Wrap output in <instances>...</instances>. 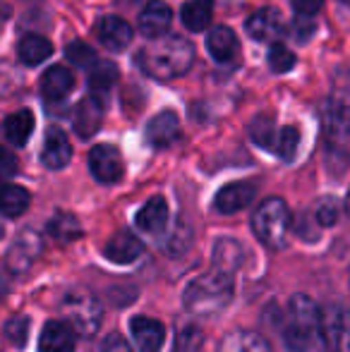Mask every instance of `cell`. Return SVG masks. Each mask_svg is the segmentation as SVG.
<instances>
[{"instance_id": "1", "label": "cell", "mask_w": 350, "mask_h": 352, "mask_svg": "<svg viewBox=\"0 0 350 352\" xmlns=\"http://www.w3.org/2000/svg\"><path fill=\"white\" fill-rule=\"evenodd\" d=\"M195 63V48L182 36H159L149 38V43L142 46L137 53V65L144 74L161 82L182 77Z\"/></svg>"}, {"instance_id": "2", "label": "cell", "mask_w": 350, "mask_h": 352, "mask_svg": "<svg viewBox=\"0 0 350 352\" xmlns=\"http://www.w3.org/2000/svg\"><path fill=\"white\" fill-rule=\"evenodd\" d=\"M230 297H233L230 274H223V271L216 269L214 274L201 276V278L192 280L185 287L182 305L195 316H214L228 307Z\"/></svg>"}, {"instance_id": "3", "label": "cell", "mask_w": 350, "mask_h": 352, "mask_svg": "<svg viewBox=\"0 0 350 352\" xmlns=\"http://www.w3.org/2000/svg\"><path fill=\"white\" fill-rule=\"evenodd\" d=\"M319 316L322 309L314 305L312 297L293 295L288 302L283 319V343L290 352H307L314 336L319 333Z\"/></svg>"}, {"instance_id": "4", "label": "cell", "mask_w": 350, "mask_h": 352, "mask_svg": "<svg viewBox=\"0 0 350 352\" xmlns=\"http://www.w3.org/2000/svg\"><path fill=\"white\" fill-rule=\"evenodd\" d=\"M290 213L281 197H269L252 213V230L257 240L269 250H281L288 235Z\"/></svg>"}, {"instance_id": "5", "label": "cell", "mask_w": 350, "mask_h": 352, "mask_svg": "<svg viewBox=\"0 0 350 352\" xmlns=\"http://www.w3.org/2000/svg\"><path fill=\"white\" fill-rule=\"evenodd\" d=\"M63 316L70 321L77 336L91 338L101 326L103 309L96 295H91L85 287H75L63 297Z\"/></svg>"}, {"instance_id": "6", "label": "cell", "mask_w": 350, "mask_h": 352, "mask_svg": "<svg viewBox=\"0 0 350 352\" xmlns=\"http://www.w3.org/2000/svg\"><path fill=\"white\" fill-rule=\"evenodd\" d=\"M319 336L329 352H350V309L338 302L327 305L319 316Z\"/></svg>"}, {"instance_id": "7", "label": "cell", "mask_w": 350, "mask_h": 352, "mask_svg": "<svg viewBox=\"0 0 350 352\" xmlns=\"http://www.w3.org/2000/svg\"><path fill=\"white\" fill-rule=\"evenodd\" d=\"M89 170L101 185H116L125 175V163L116 146L111 144H96L89 151Z\"/></svg>"}, {"instance_id": "8", "label": "cell", "mask_w": 350, "mask_h": 352, "mask_svg": "<svg viewBox=\"0 0 350 352\" xmlns=\"http://www.w3.org/2000/svg\"><path fill=\"white\" fill-rule=\"evenodd\" d=\"M41 252H43L41 237H39L34 230H22L17 237H14L12 247H10L8 256H5L8 271L10 274H24V271L41 256Z\"/></svg>"}, {"instance_id": "9", "label": "cell", "mask_w": 350, "mask_h": 352, "mask_svg": "<svg viewBox=\"0 0 350 352\" xmlns=\"http://www.w3.org/2000/svg\"><path fill=\"white\" fill-rule=\"evenodd\" d=\"M103 103H106V98L98 96V94H89V96L80 101V106L75 111V120H72V127H75L80 140H91L101 130Z\"/></svg>"}, {"instance_id": "10", "label": "cell", "mask_w": 350, "mask_h": 352, "mask_svg": "<svg viewBox=\"0 0 350 352\" xmlns=\"http://www.w3.org/2000/svg\"><path fill=\"white\" fill-rule=\"evenodd\" d=\"M77 331L70 321L51 319L46 321L41 336H39V352H75Z\"/></svg>"}, {"instance_id": "11", "label": "cell", "mask_w": 350, "mask_h": 352, "mask_svg": "<svg viewBox=\"0 0 350 352\" xmlns=\"http://www.w3.org/2000/svg\"><path fill=\"white\" fill-rule=\"evenodd\" d=\"M248 34L259 43H269L283 34V14L276 8H262L248 19L245 24Z\"/></svg>"}, {"instance_id": "12", "label": "cell", "mask_w": 350, "mask_h": 352, "mask_svg": "<svg viewBox=\"0 0 350 352\" xmlns=\"http://www.w3.org/2000/svg\"><path fill=\"white\" fill-rule=\"evenodd\" d=\"M254 195H257V185L252 182H230L219 190L214 206L219 213H238L252 204Z\"/></svg>"}, {"instance_id": "13", "label": "cell", "mask_w": 350, "mask_h": 352, "mask_svg": "<svg viewBox=\"0 0 350 352\" xmlns=\"http://www.w3.org/2000/svg\"><path fill=\"white\" fill-rule=\"evenodd\" d=\"M132 338L140 352H159L166 340V326L151 316H135L130 324Z\"/></svg>"}, {"instance_id": "14", "label": "cell", "mask_w": 350, "mask_h": 352, "mask_svg": "<svg viewBox=\"0 0 350 352\" xmlns=\"http://www.w3.org/2000/svg\"><path fill=\"white\" fill-rule=\"evenodd\" d=\"M72 158V144L65 137V132L58 127H48L46 140H43L41 148V163L51 170H61L70 163Z\"/></svg>"}, {"instance_id": "15", "label": "cell", "mask_w": 350, "mask_h": 352, "mask_svg": "<svg viewBox=\"0 0 350 352\" xmlns=\"http://www.w3.org/2000/svg\"><path fill=\"white\" fill-rule=\"evenodd\" d=\"M144 252V245L142 240L130 230H120L106 242L103 247V254H106L108 261L113 264H132L135 259H140V254Z\"/></svg>"}, {"instance_id": "16", "label": "cell", "mask_w": 350, "mask_h": 352, "mask_svg": "<svg viewBox=\"0 0 350 352\" xmlns=\"http://www.w3.org/2000/svg\"><path fill=\"white\" fill-rule=\"evenodd\" d=\"M171 19H173V12L166 3H159V0H151L144 10L140 12V32L142 36L146 38H159L166 36L171 29Z\"/></svg>"}, {"instance_id": "17", "label": "cell", "mask_w": 350, "mask_h": 352, "mask_svg": "<svg viewBox=\"0 0 350 352\" xmlns=\"http://www.w3.org/2000/svg\"><path fill=\"white\" fill-rule=\"evenodd\" d=\"M96 36L108 51H125L132 41V27L122 17L108 14L96 24Z\"/></svg>"}, {"instance_id": "18", "label": "cell", "mask_w": 350, "mask_h": 352, "mask_svg": "<svg viewBox=\"0 0 350 352\" xmlns=\"http://www.w3.org/2000/svg\"><path fill=\"white\" fill-rule=\"evenodd\" d=\"M180 135V120L173 111H161L154 120L146 125V142L156 148L171 146Z\"/></svg>"}, {"instance_id": "19", "label": "cell", "mask_w": 350, "mask_h": 352, "mask_svg": "<svg viewBox=\"0 0 350 352\" xmlns=\"http://www.w3.org/2000/svg\"><path fill=\"white\" fill-rule=\"evenodd\" d=\"M206 51L216 63H230L235 60L240 51L238 36L233 34V29L228 27H214L206 34Z\"/></svg>"}, {"instance_id": "20", "label": "cell", "mask_w": 350, "mask_h": 352, "mask_svg": "<svg viewBox=\"0 0 350 352\" xmlns=\"http://www.w3.org/2000/svg\"><path fill=\"white\" fill-rule=\"evenodd\" d=\"M75 89V77L67 67L53 65L41 77V94L46 101H63Z\"/></svg>"}, {"instance_id": "21", "label": "cell", "mask_w": 350, "mask_h": 352, "mask_svg": "<svg viewBox=\"0 0 350 352\" xmlns=\"http://www.w3.org/2000/svg\"><path fill=\"white\" fill-rule=\"evenodd\" d=\"M329 120L341 122L350 130V72L336 77L333 82L331 96H329Z\"/></svg>"}, {"instance_id": "22", "label": "cell", "mask_w": 350, "mask_h": 352, "mask_svg": "<svg viewBox=\"0 0 350 352\" xmlns=\"http://www.w3.org/2000/svg\"><path fill=\"white\" fill-rule=\"evenodd\" d=\"M135 223L140 230L144 232H161L168 223V204L164 197H154L149 199L135 216Z\"/></svg>"}, {"instance_id": "23", "label": "cell", "mask_w": 350, "mask_h": 352, "mask_svg": "<svg viewBox=\"0 0 350 352\" xmlns=\"http://www.w3.org/2000/svg\"><path fill=\"white\" fill-rule=\"evenodd\" d=\"M216 352H271L269 343L252 331H230L221 338Z\"/></svg>"}, {"instance_id": "24", "label": "cell", "mask_w": 350, "mask_h": 352, "mask_svg": "<svg viewBox=\"0 0 350 352\" xmlns=\"http://www.w3.org/2000/svg\"><path fill=\"white\" fill-rule=\"evenodd\" d=\"M51 53H53L51 41H48V38H43V36H39V34H27V36H22V38H19V43H17L19 60H22L24 65H29V67L41 65L43 60H48V58H51Z\"/></svg>"}, {"instance_id": "25", "label": "cell", "mask_w": 350, "mask_h": 352, "mask_svg": "<svg viewBox=\"0 0 350 352\" xmlns=\"http://www.w3.org/2000/svg\"><path fill=\"white\" fill-rule=\"evenodd\" d=\"M5 140H8L12 146H24L29 142L34 132V113L22 108V111H14L5 118Z\"/></svg>"}, {"instance_id": "26", "label": "cell", "mask_w": 350, "mask_h": 352, "mask_svg": "<svg viewBox=\"0 0 350 352\" xmlns=\"http://www.w3.org/2000/svg\"><path fill=\"white\" fill-rule=\"evenodd\" d=\"M214 17V0H187L180 10V19L190 32H204Z\"/></svg>"}, {"instance_id": "27", "label": "cell", "mask_w": 350, "mask_h": 352, "mask_svg": "<svg viewBox=\"0 0 350 352\" xmlns=\"http://www.w3.org/2000/svg\"><path fill=\"white\" fill-rule=\"evenodd\" d=\"M245 259V252H243V245L238 240H228V237H221L214 247V266L223 274H230L240 269Z\"/></svg>"}, {"instance_id": "28", "label": "cell", "mask_w": 350, "mask_h": 352, "mask_svg": "<svg viewBox=\"0 0 350 352\" xmlns=\"http://www.w3.org/2000/svg\"><path fill=\"white\" fill-rule=\"evenodd\" d=\"M116 82H118V67L111 60H96L89 67V87H91V94L106 96L116 87Z\"/></svg>"}, {"instance_id": "29", "label": "cell", "mask_w": 350, "mask_h": 352, "mask_svg": "<svg viewBox=\"0 0 350 352\" xmlns=\"http://www.w3.org/2000/svg\"><path fill=\"white\" fill-rule=\"evenodd\" d=\"M250 140L257 144L259 148H266V151H274L276 142H278V127L274 125V120L266 116H257L252 122H250Z\"/></svg>"}, {"instance_id": "30", "label": "cell", "mask_w": 350, "mask_h": 352, "mask_svg": "<svg viewBox=\"0 0 350 352\" xmlns=\"http://www.w3.org/2000/svg\"><path fill=\"white\" fill-rule=\"evenodd\" d=\"M48 232L56 237L58 242H75L77 237H82V226L72 213H56L48 223Z\"/></svg>"}, {"instance_id": "31", "label": "cell", "mask_w": 350, "mask_h": 352, "mask_svg": "<svg viewBox=\"0 0 350 352\" xmlns=\"http://www.w3.org/2000/svg\"><path fill=\"white\" fill-rule=\"evenodd\" d=\"M190 245H192V228L187 226L182 218L173 226V230L164 237V242H161V247H164V252L168 256L185 254V252L190 250Z\"/></svg>"}, {"instance_id": "32", "label": "cell", "mask_w": 350, "mask_h": 352, "mask_svg": "<svg viewBox=\"0 0 350 352\" xmlns=\"http://www.w3.org/2000/svg\"><path fill=\"white\" fill-rule=\"evenodd\" d=\"M29 201H32V197H29V192L24 190V187L5 185L0 206H3V213L8 218H17V216H22V213L29 209Z\"/></svg>"}, {"instance_id": "33", "label": "cell", "mask_w": 350, "mask_h": 352, "mask_svg": "<svg viewBox=\"0 0 350 352\" xmlns=\"http://www.w3.org/2000/svg\"><path fill=\"white\" fill-rule=\"evenodd\" d=\"M204 345V333H201L199 326L187 324L177 331L175 340H173V350L171 352H199Z\"/></svg>"}, {"instance_id": "34", "label": "cell", "mask_w": 350, "mask_h": 352, "mask_svg": "<svg viewBox=\"0 0 350 352\" xmlns=\"http://www.w3.org/2000/svg\"><path fill=\"white\" fill-rule=\"evenodd\" d=\"M300 146V132L298 127H281L278 132V142H276L274 153L281 158V161H293L295 153H298Z\"/></svg>"}, {"instance_id": "35", "label": "cell", "mask_w": 350, "mask_h": 352, "mask_svg": "<svg viewBox=\"0 0 350 352\" xmlns=\"http://www.w3.org/2000/svg\"><path fill=\"white\" fill-rule=\"evenodd\" d=\"M266 63H269V67L276 74H283L295 67V56H293V51H288V46H283V43H271Z\"/></svg>"}, {"instance_id": "36", "label": "cell", "mask_w": 350, "mask_h": 352, "mask_svg": "<svg viewBox=\"0 0 350 352\" xmlns=\"http://www.w3.org/2000/svg\"><path fill=\"white\" fill-rule=\"evenodd\" d=\"M65 58L72 63V65L87 67V70L98 60L96 51H94L91 46H87L85 41H70V43H67V46H65Z\"/></svg>"}, {"instance_id": "37", "label": "cell", "mask_w": 350, "mask_h": 352, "mask_svg": "<svg viewBox=\"0 0 350 352\" xmlns=\"http://www.w3.org/2000/svg\"><path fill=\"white\" fill-rule=\"evenodd\" d=\"M5 336L14 348H24L29 338V316H12V319L5 324Z\"/></svg>"}, {"instance_id": "38", "label": "cell", "mask_w": 350, "mask_h": 352, "mask_svg": "<svg viewBox=\"0 0 350 352\" xmlns=\"http://www.w3.org/2000/svg\"><path fill=\"white\" fill-rule=\"evenodd\" d=\"M338 213H341V206H338V201L333 199V197H329V199H324L322 204L317 206V223L319 226H333V223L338 221Z\"/></svg>"}, {"instance_id": "39", "label": "cell", "mask_w": 350, "mask_h": 352, "mask_svg": "<svg viewBox=\"0 0 350 352\" xmlns=\"http://www.w3.org/2000/svg\"><path fill=\"white\" fill-rule=\"evenodd\" d=\"M101 352H132V348L120 333H108L101 343Z\"/></svg>"}, {"instance_id": "40", "label": "cell", "mask_w": 350, "mask_h": 352, "mask_svg": "<svg viewBox=\"0 0 350 352\" xmlns=\"http://www.w3.org/2000/svg\"><path fill=\"white\" fill-rule=\"evenodd\" d=\"M324 0H293V10L303 17H309V14H317L322 10Z\"/></svg>"}, {"instance_id": "41", "label": "cell", "mask_w": 350, "mask_h": 352, "mask_svg": "<svg viewBox=\"0 0 350 352\" xmlns=\"http://www.w3.org/2000/svg\"><path fill=\"white\" fill-rule=\"evenodd\" d=\"M3 156H5V175H12V173H14V161H12V156H10L8 151H5Z\"/></svg>"}, {"instance_id": "42", "label": "cell", "mask_w": 350, "mask_h": 352, "mask_svg": "<svg viewBox=\"0 0 350 352\" xmlns=\"http://www.w3.org/2000/svg\"><path fill=\"white\" fill-rule=\"evenodd\" d=\"M346 211H348V218H350V192H348V199H346Z\"/></svg>"}]
</instances>
